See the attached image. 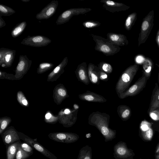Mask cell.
Instances as JSON below:
<instances>
[{"instance_id":"1","label":"cell","mask_w":159,"mask_h":159,"mask_svg":"<svg viewBox=\"0 0 159 159\" xmlns=\"http://www.w3.org/2000/svg\"><path fill=\"white\" fill-rule=\"evenodd\" d=\"M110 116L105 113L93 112L89 115L88 124L95 127L104 138L105 142L111 141L116 137V130L109 127Z\"/></svg>"},{"instance_id":"2","label":"cell","mask_w":159,"mask_h":159,"mask_svg":"<svg viewBox=\"0 0 159 159\" xmlns=\"http://www.w3.org/2000/svg\"><path fill=\"white\" fill-rule=\"evenodd\" d=\"M139 68V65L134 64L128 67L122 73L116 85L115 89L118 96L126 91Z\"/></svg>"},{"instance_id":"3","label":"cell","mask_w":159,"mask_h":159,"mask_svg":"<svg viewBox=\"0 0 159 159\" xmlns=\"http://www.w3.org/2000/svg\"><path fill=\"white\" fill-rule=\"evenodd\" d=\"M154 11H150L144 18L141 24L138 38V46L145 42L154 25Z\"/></svg>"},{"instance_id":"4","label":"cell","mask_w":159,"mask_h":159,"mask_svg":"<svg viewBox=\"0 0 159 159\" xmlns=\"http://www.w3.org/2000/svg\"><path fill=\"white\" fill-rule=\"evenodd\" d=\"M147 80L144 74L129 88L119 94L118 96L121 99L128 97L134 96L139 94L145 87Z\"/></svg>"},{"instance_id":"5","label":"cell","mask_w":159,"mask_h":159,"mask_svg":"<svg viewBox=\"0 0 159 159\" xmlns=\"http://www.w3.org/2000/svg\"><path fill=\"white\" fill-rule=\"evenodd\" d=\"M113 157L116 159H133L134 156L133 151L128 148L126 143L119 141L113 147Z\"/></svg>"},{"instance_id":"6","label":"cell","mask_w":159,"mask_h":159,"mask_svg":"<svg viewBox=\"0 0 159 159\" xmlns=\"http://www.w3.org/2000/svg\"><path fill=\"white\" fill-rule=\"evenodd\" d=\"M18 133L20 139L28 143L45 156L50 159H57L55 155L38 143L36 139H32L22 133Z\"/></svg>"},{"instance_id":"7","label":"cell","mask_w":159,"mask_h":159,"mask_svg":"<svg viewBox=\"0 0 159 159\" xmlns=\"http://www.w3.org/2000/svg\"><path fill=\"white\" fill-rule=\"evenodd\" d=\"M48 136L54 141L66 143L75 142L80 138L79 135L75 133L63 132L51 133Z\"/></svg>"},{"instance_id":"8","label":"cell","mask_w":159,"mask_h":159,"mask_svg":"<svg viewBox=\"0 0 159 159\" xmlns=\"http://www.w3.org/2000/svg\"><path fill=\"white\" fill-rule=\"evenodd\" d=\"M91 9L87 8H78L69 9L63 12L58 17L56 23L61 25L68 22L74 15L83 14L91 11Z\"/></svg>"},{"instance_id":"9","label":"cell","mask_w":159,"mask_h":159,"mask_svg":"<svg viewBox=\"0 0 159 159\" xmlns=\"http://www.w3.org/2000/svg\"><path fill=\"white\" fill-rule=\"evenodd\" d=\"M51 42L50 39L43 36H28L22 40L21 43L34 47H40L45 46L50 44Z\"/></svg>"},{"instance_id":"10","label":"cell","mask_w":159,"mask_h":159,"mask_svg":"<svg viewBox=\"0 0 159 159\" xmlns=\"http://www.w3.org/2000/svg\"><path fill=\"white\" fill-rule=\"evenodd\" d=\"M57 0H53L45 7L36 16L39 20L48 19L55 13L58 6Z\"/></svg>"},{"instance_id":"11","label":"cell","mask_w":159,"mask_h":159,"mask_svg":"<svg viewBox=\"0 0 159 159\" xmlns=\"http://www.w3.org/2000/svg\"><path fill=\"white\" fill-rule=\"evenodd\" d=\"M1 135L6 148L15 142L20 141L18 132L12 128L9 129L2 132Z\"/></svg>"},{"instance_id":"12","label":"cell","mask_w":159,"mask_h":159,"mask_svg":"<svg viewBox=\"0 0 159 159\" xmlns=\"http://www.w3.org/2000/svg\"><path fill=\"white\" fill-rule=\"evenodd\" d=\"M80 99L90 102L103 103L107 101L103 96L96 93L87 90L86 92L78 95Z\"/></svg>"},{"instance_id":"13","label":"cell","mask_w":159,"mask_h":159,"mask_svg":"<svg viewBox=\"0 0 159 159\" xmlns=\"http://www.w3.org/2000/svg\"><path fill=\"white\" fill-rule=\"evenodd\" d=\"M75 73L79 81L86 85L90 83L86 63H83L79 65L75 71Z\"/></svg>"},{"instance_id":"14","label":"cell","mask_w":159,"mask_h":159,"mask_svg":"<svg viewBox=\"0 0 159 159\" xmlns=\"http://www.w3.org/2000/svg\"><path fill=\"white\" fill-rule=\"evenodd\" d=\"M101 1L104 4V7H106V9L111 11H116L126 10L129 8V7L122 3L116 2L110 0H103Z\"/></svg>"},{"instance_id":"15","label":"cell","mask_w":159,"mask_h":159,"mask_svg":"<svg viewBox=\"0 0 159 159\" xmlns=\"http://www.w3.org/2000/svg\"><path fill=\"white\" fill-rule=\"evenodd\" d=\"M158 107H159V88L157 84L156 83L152 92L148 113L155 110Z\"/></svg>"},{"instance_id":"16","label":"cell","mask_w":159,"mask_h":159,"mask_svg":"<svg viewBox=\"0 0 159 159\" xmlns=\"http://www.w3.org/2000/svg\"><path fill=\"white\" fill-rule=\"evenodd\" d=\"M98 69L95 66L89 64L88 68V73L90 81L94 84H99L100 79L98 73Z\"/></svg>"},{"instance_id":"17","label":"cell","mask_w":159,"mask_h":159,"mask_svg":"<svg viewBox=\"0 0 159 159\" xmlns=\"http://www.w3.org/2000/svg\"><path fill=\"white\" fill-rule=\"evenodd\" d=\"M117 113L123 121H126L129 119L131 115L130 108L125 105H120L117 108Z\"/></svg>"},{"instance_id":"18","label":"cell","mask_w":159,"mask_h":159,"mask_svg":"<svg viewBox=\"0 0 159 159\" xmlns=\"http://www.w3.org/2000/svg\"><path fill=\"white\" fill-rule=\"evenodd\" d=\"M108 37L111 42L119 45H127L128 43L126 37L123 34L110 33Z\"/></svg>"},{"instance_id":"19","label":"cell","mask_w":159,"mask_h":159,"mask_svg":"<svg viewBox=\"0 0 159 159\" xmlns=\"http://www.w3.org/2000/svg\"><path fill=\"white\" fill-rule=\"evenodd\" d=\"M15 51L10 49H3V48L0 49V60L1 63L5 60L6 63L12 61L15 58Z\"/></svg>"},{"instance_id":"20","label":"cell","mask_w":159,"mask_h":159,"mask_svg":"<svg viewBox=\"0 0 159 159\" xmlns=\"http://www.w3.org/2000/svg\"><path fill=\"white\" fill-rule=\"evenodd\" d=\"M153 67L152 60L148 57L144 59L143 62V72L147 80L149 78Z\"/></svg>"},{"instance_id":"21","label":"cell","mask_w":159,"mask_h":159,"mask_svg":"<svg viewBox=\"0 0 159 159\" xmlns=\"http://www.w3.org/2000/svg\"><path fill=\"white\" fill-rule=\"evenodd\" d=\"M92 148L86 145L80 149L77 159H92Z\"/></svg>"},{"instance_id":"22","label":"cell","mask_w":159,"mask_h":159,"mask_svg":"<svg viewBox=\"0 0 159 159\" xmlns=\"http://www.w3.org/2000/svg\"><path fill=\"white\" fill-rule=\"evenodd\" d=\"M20 141L15 142L6 148V159H15Z\"/></svg>"},{"instance_id":"23","label":"cell","mask_w":159,"mask_h":159,"mask_svg":"<svg viewBox=\"0 0 159 159\" xmlns=\"http://www.w3.org/2000/svg\"><path fill=\"white\" fill-rule=\"evenodd\" d=\"M27 24L23 21L17 25L11 31V35L13 38H16L19 36L25 29Z\"/></svg>"},{"instance_id":"24","label":"cell","mask_w":159,"mask_h":159,"mask_svg":"<svg viewBox=\"0 0 159 159\" xmlns=\"http://www.w3.org/2000/svg\"><path fill=\"white\" fill-rule=\"evenodd\" d=\"M137 14L133 12L129 14L125 22V27L128 30H131L137 18Z\"/></svg>"},{"instance_id":"25","label":"cell","mask_w":159,"mask_h":159,"mask_svg":"<svg viewBox=\"0 0 159 159\" xmlns=\"http://www.w3.org/2000/svg\"><path fill=\"white\" fill-rule=\"evenodd\" d=\"M0 15L2 16H9L15 13V11L11 7L3 5H0Z\"/></svg>"},{"instance_id":"26","label":"cell","mask_w":159,"mask_h":159,"mask_svg":"<svg viewBox=\"0 0 159 159\" xmlns=\"http://www.w3.org/2000/svg\"><path fill=\"white\" fill-rule=\"evenodd\" d=\"M20 142L19 143L18 150L15 159H26L31 156L23 150L20 145Z\"/></svg>"},{"instance_id":"27","label":"cell","mask_w":159,"mask_h":159,"mask_svg":"<svg viewBox=\"0 0 159 159\" xmlns=\"http://www.w3.org/2000/svg\"><path fill=\"white\" fill-rule=\"evenodd\" d=\"M98 50L106 54H111L113 52L112 49L108 44L104 43H98Z\"/></svg>"},{"instance_id":"28","label":"cell","mask_w":159,"mask_h":159,"mask_svg":"<svg viewBox=\"0 0 159 159\" xmlns=\"http://www.w3.org/2000/svg\"><path fill=\"white\" fill-rule=\"evenodd\" d=\"M141 133L142 136L144 140L150 141L152 139L153 132L152 127L145 131H141Z\"/></svg>"},{"instance_id":"29","label":"cell","mask_w":159,"mask_h":159,"mask_svg":"<svg viewBox=\"0 0 159 159\" xmlns=\"http://www.w3.org/2000/svg\"><path fill=\"white\" fill-rule=\"evenodd\" d=\"M99 69L107 74H111L113 70L110 64L106 63H103L100 65Z\"/></svg>"},{"instance_id":"30","label":"cell","mask_w":159,"mask_h":159,"mask_svg":"<svg viewBox=\"0 0 159 159\" xmlns=\"http://www.w3.org/2000/svg\"><path fill=\"white\" fill-rule=\"evenodd\" d=\"M20 145L25 151L30 154L31 156L33 153L34 148L27 143L25 142L20 143Z\"/></svg>"},{"instance_id":"31","label":"cell","mask_w":159,"mask_h":159,"mask_svg":"<svg viewBox=\"0 0 159 159\" xmlns=\"http://www.w3.org/2000/svg\"><path fill=\"white\" fill-rule=\"evenodd\" d=\"M152 124L148 121L144 120L142 121L140 126V129L141 131L146 130L152 127Z\"/></svg>"},{"instance_id":"32","label":"cell","mask_w":159,"mask_h":159,"mask_svg":"<svg viewBox=\"0 0 159 159\" xmlns=\"http://www.w3.org/2000/svg\"><path fill=\"white\" fill-rule=\"evenodd\" d=\"M98 71L100 80L103 81H107L108 80V76L106 73L101 70L99 68Z\"/></svg>"},{"instance_id":"33","label":"cell","mask_w":159,"mask_h":159,"mask_svg":"<svg viewBox=\"0 0 159 159\" xmlns=\"http://www.w3.org/2000/svg\"><path fill=\"white\" fill-rule=\"evenodd\" d=\"M151 118L155 120H159V111L157 110L149 113Z\"/></svg>"},{"instance_id":"34","label":"cell","mask_w":159,"mask_h":159,"mask_svg":"<svg viewBox=\"0 0 159 159\" xmlns=\"http://www.w3.org/2000/svg\"><path fill=\"white\" fill-rule=\"evenodd\" d=\"M84 25L87 28H91L98 25V23L96 22L93 21H88L84 23Z\"/></svg>"},{"instance_id":"35","label":"cell","mask_w":159,"mask_h":159,"mask_svg":"<svg viewBox=\"0 0 159 159\" xmlns=\"http://www.w3.org/2000/svg\"><path fill=\"white\" fill-rule=\"evenodd\" d=\"M53 64L48 63H44L40 64L39 66V69L41 70H45L51 67Z\"/></svg>"},{"instance_id":"36","label":"cell","mask_w":159,"mask_h":159,"mask_svg":"<svg viewBox=\"0 0 159 159\" xmlns=\"http://www.w3.org/2000/svg\"><path fill=\"white\" fill-rule=\"evenodd\" d=\"M8 123L6 120H3L1 123L0 134H1L7 126Z\"/></svg>"},{"instance_id":"37","label":"cell","mask_w":159,"mask_h":159,"mask_svg":"<svg viewBox=\"0 0 159 159\" xmlns=\"http://www.w3.org/2000/svg\"><path fill=\"white\" fill-rule=\"evenodd\" d=\"M58 93L60 95L63 97H65L67 95L66 90L62 88H60L58 89Z\"/></svg>"},{"instance_id":"38","label":"cell","mask_w":159,"mask_h":159,"mask_svg":"<svg viewBox=\"0 0 159 159\" xmlns=\"http://www.w3.org/2000/svg\"><path fill=\"white\" fill-rule=\"evenodd\" d=\"M156 41L159 49V29H158L156 34Z\"/></svg>"},{"instance_id":"39","label":"cell","mask_w":159,"mask_h":159,"mask_svg":"<svg viewBox=\"0 0 159 159\" xmlns=\"http://www.w3.org/2000/svg\"><path fill=\"white\" fill-rule=\"evenodd\" d=\"M21 102L25 106H27L28 105V102L25 98L22 100Z\"/></svg>"},{"instance_id":"40","label":"cell","mask_w":159,"mask_h":159,"mask_svg":"<svg viewBox=\"0 0 159 159\" xmlns=\"http://www.w3.org/2000/svg\"><path fill=\"white\" fill-rule=\"evenodd\" d=\"M51 116L52 115L51 114L49 113H48L46 114L45 116V117L47 119H49L51 117Z\"/></svg>"},{"instance_id":"41","label":"cell","mask_w":159,"mask_h":159,"mask_svg":"<svg viewBox=\"0 0 159 159\" xmlns=\"http://www.w3.org/2000/svg\"><path fill=\"white\" fill-rule=\"evenodd\" d=\"M64 112L65 114H67L70 113L71 112V111L69 109L66 108Z\"/></svg>"},{"instance_id":"42","label":"cell","mask_w":159,"mask_h":159,"mask_svg":"<svg viewBox=\"0 0 159 159\" xmlns=\"http://www.w3.org/2000/svg\"><path fill=\"white\" fill-rule=\"evenodd\" d=\"M156 153L157 154H159V144L158 145L156 150Z\"/></svg>"},{"instance_id":"43","label":"cell","mask_w":159,"mask_h":159,"mask_svg":"<svg viewBox=\"0 0 159 159\" xmlns=\"http://www.w3.org/2000/svg\"><path fill=\"white\" fill-rule=\"evenodd\" d=\"M156 159H159V154H157L155 156Z\"/></svg>"},{"instance_id":"44","label":"cell","mask_w":159,"mask_h":159,"mask_svg":"<svg viewBox=\"0 0 159 159\" xmlns=\"http://www.w3.org/2000/svg\"><path fill=\"white\" fill-rule=\"evenodd\" d=\"M22 1L23 2H27L30 1V0H22Z\"/></svg>"},{"instance_id":"45","label":"cell","mask_w":159,"mask_h":159,"mask_svg":"<svg viewBox=\"0 0 159 159\" xmlns=\"http://www.w3.org/2000/svg\"><path fill=\"white\" fill-rule=\"evenodd\" d=\"M158 82H159V72L158 73Z\"/></svg>"},{"instance_id":"46","label":"cell","mask_w":159,"mask_h":159,"mask_svg":"<svg viewBox=\"0 0 159 159\" xmlns=\"http://www.w3.org/2000/svg\"><path fill=\"white\" fill-rule=\"evenodd\" d=\"M156 66H157L158 67H159V64H156Z\"/></svg>"},{"instance_id":"47","label":"cell","mask_w":159,"mask_h":159,"mask_svg":"<svg viewBox=\"0 0 159 159\" xmlns=\"http://www.w3.org/2000/svg\"><path fill=\"white\" fill-rule=\"evenodd\" d=\"M156 110H157V111H159V109H158V108H157V109H156Z\"/></svg>"}]
</instances>
